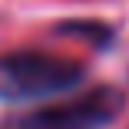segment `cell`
<instances>
[{
    "label": "cell",
    "mask_w": 129,
    "mask_h": 129,
    "mask_svg": "<svg viewBox=\"0 0 129 129\" xmlns=\"http://www.w3.org/2000/svg\"><path fill=\"white\" fill-rule=\"evenodd\" d=\"M85 68L71 58L44 51H10L0 54V99H44L82 85Z\"/></svg>",
    "instance_id": "6da1fadb"
},
{
    "label": "cell",
    "mask_w": 129,
    "mask_h": 129,
    "mask_svg": "<svg viewBox=\"0 0 129 129\" xmlns=\"http://www.w3.org/2000/svg\"><path fill=\"white\" fill-rule=\"evenodd\" d=\"M122 112V95L109 85H99L88 95L7 119L4 129H105Z\"/></svg>",
    "instance_id": "7a4b0ae2"
}]
</instances>
